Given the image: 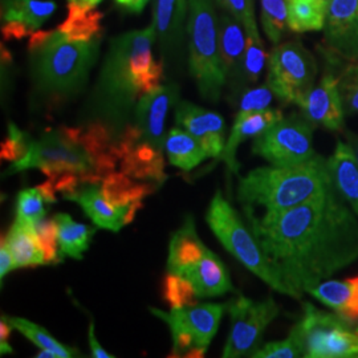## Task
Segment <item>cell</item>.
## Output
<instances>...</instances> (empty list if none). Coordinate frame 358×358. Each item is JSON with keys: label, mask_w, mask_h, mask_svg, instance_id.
I'll list each match as a JSON object with an SVG mask.
<instances>
[{"label": "cell", "mask_w": 358, "mask_h": 358, "mask_svg": "<svg viewBox=\"0 0 358 358\" xmlns=\"http://www.w3.org/2000/svg\"><path fill=\"white\" fill-rule=\"evenodd\" d=\"M13 325L7 321L6 316H1V321H0V352L1 355H8V353H13V349L10 346V334L13 331Z\"/></svg>", "instance_id": "obj_45"}, {"label": "cell", "mask_w": 358, "mask_h": 358, "mask_svg": "<svg viewBox=\"0 0 358 358\" xmlns=\"http://www.w3.org/2000/svg\"><path fill=\"white\" fill-rule=\"evenodd\" d=\"M38 189L41 192V195L44 196L47 203H55L57 201V198H56V192H57L55 190V186H53L51 179H48L43 185L38 186Z\"/></svg>", "instance_id": "obj_48"}, {"label": "cell", "mask_w": 358, "mask_h": 358, "mask_svg": "<svg viewBox=\"0 0 358 358\" xmlns=\"http://www.w3.org/2000/svg\"><path fill=\"white\" fill-rule=\"evenodd\" d=\"M88 338H90V352L92 356L94 358H113L115 356L108 353L103 346L99 344L96 334H94V322L92 321L90 324V332H88Z\"/></svg>", "instance_id": "obj_46"}, {"label": "cell", "mask_w": 358, "mask_h": 358, "mask_svg": "<svg viewBox=\"0 0 358 358\" xmlns=\"http://www.w3.org/2000/svg\"><path fill=\"white\" fill-rule=\"evenodd\" d=\"M214 0H189L186 38L189 71L199 94L217 103L227 77L219 50L217 15Z\"/></svg>", "instance_id": "obj_5"}, {"label": "cell", "mask_w": 358, "mask_h": 358, "mask_svg": "<svg viewBox=\"0 0 358 358\" xmlns=\"http://www.w3.org/2000/svg\"><path fill=\"white\" fill-rule=\"evenodd\" d=\"M247 45L244 51L243 60L235 78L231 81L234 90H242L247 85H252L259 80L264 66L268 63V56L264 44L259 35L257 26L245 29Z\"/></svg>", "instance_id": "obj_31"}, {"label": "cell", "mask_w": 358, "mask_h": 358, "mask_svg": "<svg viewBox=\"0 0 358 358\" xmlns=\"http://www.w3.org/2000/svg\"><path fill=\"white\" fill-rule=\"evenodd\" d=\"M182 276L192 282L199 299H210L235 292L224 263L210 250L196 264L186 269Z\"/></svg>", "instance_id": "obj_20"}, {"label": "cell", "mask_w": 358, "mask_h": 358, "mask_svg": "<svg viewBox=\"0 0 358 358\" xmlns=\"http://www.w3.org/2000/svg\"><path fill=\"white\" fill-rule=\"evenodd\" d=\"M176 120L202 143L208 158H220L226 148V121L219 113L189 101L178 103Z\"/></svg>", "instance_id": "obj_16"}, {"label": "cell", "mask_w": 358, "mask_h": 358, "mask_svg": "<svg viewBox=\"0 0 358 358\" xmlns=\"http://www.w3.org/2000/svg\"><path fill=\"white\" fill-rule=\"evenodd\" d=\"M304 357L303 346L296 336V333L291 329L289 334L279 341H272L266 345L259 348L252 358H297Z\"/></svg>", "instance_id": "obj_40"}, {"label": "cell", "mask_w": 358, "mask_h": 358, "mask_svg": "<svg viewBox=\"0 0 358 358\" xmlns=\"http://www.w3.org/2000/svg\"><path fill=\"white\" fill-rule=\"evenodd\" d=\"M57 8L52 0H1V23H16L34 34Z\"/></svg>", "instance_id": "obj_27"}, {"label": "cell", "mask_w": 358, "mask_h": 358, "mask_svg": "<svg viewBox=\"0 0 358 358\" xmlns=\"http://www.w3.org/2000/svg\"><path fill=\"white\" fill-rule=\"evenodd\" d=\"M324 29L332 57L358 62V0H329Z\"/></svg>", "instance_id": "obj_13"}, {"label": "cell", "mask_w": 358, "mask_h": 358, "mask_svg": "<svg viewBox=\"0 0 358 358\" xmlns=\"http://www.w3.org/2000/svg\"><path fill=\"white\" fill-rule=\"evenodd\" d=\"M317 64L299 41L278 44L268 55L267 85L282 103H299L315 87Z\"/></svg>", "instance_id": "obj_10"}, {"label": "cell", "mask_w": 358, "mask_h": 358, "mask_svg": "<svg viewBox=\"0 0 358 358\" xmlns=\"http://www.w3.org/2000/svg\"><path fill=\"white\" fill-rule=\"evenodd\" d=\"M308 294L346 320H358V275L344 280H324L310 288Z\"/></svg>", "instance_id": "obj_22"}, {"label": "cell", "mask_w": 358, "mask_h": 358, "mask_svg": "<svg viewBox=\"0 0 358 358\" xmlns=\"http://www.w3.org/2000/svg\"><path fill=\"white\" fill-rule=\"evenodd\" d=\"M4 239L13 252L16 268L47 264L44 251L38 242L35 224L16 217Z\"/></svg>", "instance_id": "obj_26"}, {"label": "cell", "mask_w": 358, "mask_h": 358, "mask_svg": "<svg viewBox=\"0 0 358 358\" xmlns=\"http://www.w3.org/2000/svg\"><path fill=\"white\" fill-rule=\"evenodd\" d=\"M53 219L59 231L60 251L64 255L81 260L83 254L90 250L96 229H90L87 224L77 223L71 215L63 213L56 214Z\"/></svg>", "instance_id": "obj_33"}, {"label": "cell", "mask_w": 358, "mask_h": 358, "mask_svg": "<svg viewBox=\"0 0 358 358\" xmlns=\"http://www.w3.org/2000/svg\"><path fill=\"white\" fill-rule=\"evenodd\" d=\"M153 24L129 31L109 43L88 109L115 134V142L128 127L131 109L143 94L152 92L164 77V62H155Z\"/></svg>", "instance_id": "obj_2"}, {"label": "cell", "mask_w": 358, "mask_h": 358, "mask_svg": "<svg viewBox=\"0 0 358 358\" xmlns=\"http://www.w3.org/2000/svg\"><path fill=\"white\" fill-rule=\"evenodd\" d=\"M189 0H155L153 24L155 36L161 45L162 55L177 53L186 31V16Z\"/></svg>", "instance_id": "obj_19"}, {"label": "cell", "mask_w": 358, "mask_h": 358, "mask_svg": "<svg viewBox=\"0 0 358 358\" xmlns=\"http://www.w3.org/2000/svg\"><path fill=\"white\" fill-rule=\"evenodd\" d=\"M68 1H75V3H81V4H88L96 7L97 4H100L103 0H68Z\"/></svg>", "instance_id": "obj_51"}, {"label": "cell", "mask_w": 358, "mask_h": 358, "mask_svg": "<svg viewBox=\"0 0 358 358\" xmlns=\"http://www.w3.org/2000/svg\"><path fill=\"white\" fill-rule=\"evenodd\" d=\"M224 310H227V304L217 303L171 308L169 313L150 308L154 316L165 321L171 331L173 356L189 358L205 357Z\"/></svg>", "instance_id": "obj_8"}, {"label": "cell", "mask_w": 358, "mask_h": 358, "mask_svg": "<svg viewBox=\"0 0 358 358\" xmlns=\"http://www.w3.org/2000/svg\"><path fill=\"white\" fill-rule=\"evenodd\" d=\"M206 247L195 230L192 215L185 219L183 226L176 231L169 243L166 268L169 273L183 275L207 254Z\"/></svg>", "instance_id": "obj_21"}, {"label": "cell", "mask_w": 358, "mask_h": 358, "mask_svg": "<svg viewBox=\"0 0 358 358\" xmlns=\"http://www.w3.org/2000/svg\"><path fill=\"white\" fill-rule=\"evenodd\" d=\"M220 10L236 17L244 28L256 26L255 3L254 0H214Z\"/></svg>", "instance_id": "obj_42"}, {"label": "cell", "mask_w": 358, "mask_h": 358, "mask_svg": "<svg viewBox=\"0 0 358 358\" xmlns=\"http://www.w3.org/2000/svg\"><path fill=\"white\" fill-rule=\"evenodd\" d=\"M150 0H115L117 6L127 13H141Z\"/></svg>", "instance_id": "obj_47"}, {"label": "cell", "mask_w": 358, "mask_h": 358, "mask_svg": "<svg viewBox=\"0 0 358 358\" xmlns=\"http://www.w3.org/2000/svg\"><path fill=\"white\" fill-rule=\"evenodd\" d=\"M282 118V110L266 109L254 113H236L224 152L219 159H223L230 174H239L236 152L241 143L248 138H255Z\"/></svg>", "instance_id": "obj_18"}, {"label": "cell", "mask_w": 358, "mask_h": 358, "mask_svg": "<svg viewBox=\"0 0 358 358\" xmlns=\"http://www.w3.org/2000/svg\"><path fill=\"white\" fill-rule=\"evenodd\" d=\"M165 150L170 164L185 171H190L208 158L202 143L185 129L173 128L169 131Z\"/></svg>", "instance_id": "obj_29"}, {"label": "cell", "mask_w": 358, "mask_h": 358, "mask_svg": "<svg viewBox=\"0 0 358 358\" xmlns=\"http://www.w3.org/2000/svg\"><path fill=\"white\" fill-rule=\"evenodd\" d=\"M352 322H353V324H356L358 327V320L352 321Z\"/></svg>", "instance_id": "obj_52"}, {"label": "cell", "mask_w": 358, "mask_h": 358, "mask_svg": "<svg viewBox=\"0 0 358 358\" xmlns=\"http://www.w3.org/2000/svg\"><path fill=\"white\" fill-rule=\"evenodd\" d=\"M217 29L219 50L229 84L235 78L242 64L247 45V32L236 17L223 10L219 13Z\"/></svg>", "instance_id": "obj_23"}, {"label": "cell", "mask_w": 358, "mask_h": 358, "mask_svg": "<svg viewBox=\"0 0 358 358\" xmlns=\"http://www.w3.org/2000/svg\"><path fill=\"white\" fill-rule=\"evenodd\" d=\"M44 196L38 187L24 189L17 194L16 201V217L36 224L38 220L44 219L47 210L44 207Z\"/></svg>", "instance_id": "obj_38"}, {"label": "cell", "mask_w": 358, "mask_h": 358, "mask_svg": "<svg viewBox=\"0 0 358 358\" xmlns=\"http://www.w3.org/2000/svg\"><path fill=\"white\" fill-rule=\"evenodd\" d=\"M38 358H59L56 353H53L51 350H41L38 355H36Z\"/></svg>", "instance_id": "obj_50"}, {"label": "cell", "mask_w": 358, "mask_h": 358, "mask_svg": "<svg viewBox=\"0 0 358 358\" xmlns=\"http://www.w3.org/2000/svg\"><path fill=\"white\" fill-rule=\"evenodd\" d=\"M262 27L269 41L278 45L288 27V10L285 0H260Z\"/></svg>", "instance_id": "obj_35"}, {"label": "cell", "mask_w": 358, "mask_h": 358, "mask_svg": "<svg viewBox=\"0 0 358 358\" xmlns=\"http://www.w3.org/2000/svg\"><path fill=\"white\" fill-rule=\"evenodd\" d=\"M38 242L45 255L47 264H57L63 262L64 254L59 251V231L55 219H41L35 224Z\"/></svg>", "instance_id": "obj_39"}, {"label": "cell", "mask_w": 358, "mask_h": 358, "mask_svg": "<svg viewBox=\"0 0 358 358\" xmlns=\"http://www.w3.org/2000/svg\"><path fill=\"white\" fill-rule=\"evenodd\" d=\"M206 222L220 244L245 268L251 271L273 291L288 296L285 287L271 268L251 227L248 229L244 224L239 213L223 196L220 190H217L210 202L206 213Z\"/></svg>", "instance_id": "obj_6"}, {"label": "cell", "mask_w": 358, "mask_h": 358, "mask_svg": "<svg viewBox=\"0 0 358 358\" xmlns=\"http://www.w3.org/2000/svg\"><path fill=\"white\" fill-rule=\"evenodd\" d=\"M227 310L230 313V334L222 357H252L260 348L267 328L278 319L280 307L272 296L254 300L239 294L227 303Z\"/></svg>", "instance_id": "obj_12"}, {"label": "cell", "mask_w": 358, "mask_h": 358, "mask_svg": "<svg viewBox=\"0 0 358 358\" xmlns=\"http://www.w3.org/2000/svg\"><path fill=\"white\" fill-rule=\"evenodd\" d=\"M13 269H16L15 259H13V252H11L8 244L6 243V239L3 236L1 238V244H0V280L3 282V279Z\"/></svg>", "instance_id": "obj_44"}, {"label": "cell", "mask_w": 358, "mask_h": 358, "mask_svg": "<svg viewBox=\"0 0 358 358\" xmlns=\"http://www.w3.org/2000/svg\"><path fill=\"white\" fill-rule=\"evenodd\" d=\"M121 171L137 180L154 182L161 186L166 180L162 150L149 142L137 143L121 159Z\"/></svg>", "instance_id": "obj_25"}, {"label": "cell", "mask_w": 358, "mask_h": 358, "mask_svg": "<svg viewBox=\"0 0 358 358\" xmlns=\"http://www.w3.org/2000/svg\"><path fill=\"white\" fill-rule=\"evenodd\" d=\"M31 142L32 140L29 138L28 134L23 133L13 122H10L8 124V136L4 141L1 142V150H0L1 159L8 161L11 164L19 162L28 153Z\"/></svg>", "instance_id": "obj_41"}, {"label": "cell", "mask_w": 358, "mask_h": 358, "mask_svg": "<svg viewBox=\"0 0 358 358\" xmlns=\"http://www.w3.org/2000/svg\"><path fill=\"white\" fill-rule=\"evenodd\" d=\"M288 27L294 32L320 31L325 26L329 0H285Z\"/></svg>", "instance_id": "obj_32"}, {"label": "cell", "mask_w": 358, "mask_h": 358, "mask_svg": "<svg viewBox=\"0 0 358 358\" xmlns=\"http://www.w3.org/2000/svg\"><path fill=\"white\" fill-rule=\"evenodd\" d=\"M40 169L48 178L62 173H78L85 185H99L93 162L87 150L77 142L71 141L60 129L44 134L38 141H32L23 159L11 164L7 174L20 173L28 169Z\"/></svg>", "instance_id": "obj_9"}, {"label": "cell", "mask_w": 358, "mask_h": 358, "mask_svg": "<svg viewBox=\"0 0 358 358\" xmlns=\"http://www.w3.org/2000/svg\"><path fill=\"white\" fill-rule=\"evenodd\" d=\"M304 115L282 117L275 125L257 136L252 154L272 166H297L307 164L317 154L313 148V129Z\"/></svg>", "instance_id": "obj_11"}, {"label": "cell", "mask_w": 358, "mask_h": 358, "mask_svg": "<svg viewBox=\"0 0 358 358\" xmlns=\"http://www.w3.org/2000/svg\"><path fill=\"white\" fill-rule=\"evenodd\" d=\"M179 99L177 84L159 85L143 94L134 109L136 125L142 133V141L149 142L157 149H165V124L169 110Z\"/></svg>", "instance_id": "obj_15"}, {"label": "cell", "mask_w": 358, "mask_h": 358, "mask_svg": "<svg viewBox=\"0 0 358 358\" xmlns=\"http://www.w3.org/2000/svg\"><path fill=\"white\" fill-rule=\"evenodd\" d=\"M304 358H358V327L336 312L303 303V316L292 328Z\"/></svg>", "instance_id": "obj_7"}, {"label": "cell", "mask_w": 358, "mask_h": 358, "mask_svg": "<svg viewBox=\"0 0 358 358\" xmlns=\"http://www.w3.org/2000/svg\"><path fill=\"white\" fill-rule=\"evenodd\" d=\"M273 93L269 90L268 85H262L254 90L244 92L241 103H239V113H254L268 109L269 103H272Z\"/></svg>", "instance_id": "obj_43"}, {"label": "cell", "mask_w": 358, "mask_h": 358, "mask_svg": "<svg viewBox=\"0 0 358 358\" xmlns=\"http://www.w3.org/2000/svg\"><path fill=\"white\" fill-rule=\"evenodd\" d=\"M333 183L328 158L316 155L297 166H260L239 177L236 199L243 210L273 215L306 203ZM256 214V213H255Z\"/></svg>", "instance_id": "obj_3"}, {"label": "cell", "mask_w": 358, "mask_h": 358, "mask_svg": "<svg viewBox=\"0 0 358 358\" xmlns=\"http://www.w3.org/2000/svg\"><path fill=\"white\" fill-rule=\"evenodd\" d=\"M338 90L343 100L345 115L358 113V62H348V64L337 75Z\"/></svg>", "instance_id": "obj_37"}, {"label": "cell", "mask_w": 358, "mask_h": 358, "mask_svg": "<svg viewBox=\"0 0 358 358\" xmlns=\"http://www.w3.org/2000/svg\"><path fill=\"white\" fill-rule=\"evenodd\" d=\"M66 199L78 203L99 229L113 232H118L124 226L131 223L137 211L143 206L142 201L128 206L112 205L103 198L101 189H99L97 185H87Z\"/></svg>", "instance_id": "obj_17"}, {"label": "cell", "mask_w": 358, "mask_h": 358, "mask_svg": "<svg viewBox=\"0 0 358 358\" xmlns=\"http://www.w3.org/2000/svg\"><path fill=\"white\" fill-rule=\"evenodd\" d=\"M6 319L13 325V329L19 331L41 350H51L53 353H56L59 358L80 356L78 350L73 348H69V346L63 345L47 329L34 324L32 321L22 319V317H15V316H6Z\"/></svg>", "instance_id": "obj_34"}, {"label": "cell", "mask_w": 358, "mask_h": 358, "mask_svg": "<svg viewBox=\"0 0 358 358\" xmlns=\"http://www.w3.org/2000/svg\"><path fill=\"white\" fill-rule=\"evenodd\" d=\"M244 214L271 268L294 299L358 262V217L334 182L282 213Z\"/></svg>", "instance_id": "obj_1"}, {"label": "cell", "mask_w": 358, "mask_h": 358, "mask_svg": "<svg viewBox=\"0 0 358 358\" xmlns=\"http://www.w3.org/2000/svg\"><path fill=\"white\" fill-rule=\"evenodd\" d=\"M164 299L171 308L192 307L198 304V294L192 282L182 275L169 272L164 282Z\"/></svg>", "instance_id": "obj_36"}, {"label": "cell", "mask_w": 358, "mask_h": 358, "mask_svg": "<svg viewBox=\"0 0 358 358\" xmlns=\"http://www.w3.org/2000/svg\"><path fill=\"white\" fill-rule=\"evenodd\" d=\"M101 183L103 198L115 206H128L133 202H140L159 187L154 182H136L124 171L109 174Z\"/></svg>", "instance_id": "obj_30"}, {"label": "cell", "mask_w": 358, "mask_h": 358, "mask_svg": "<svg viewBox=\"0 0 358 358\" xmlns=\"http://www.w3.org/2000/svg\"><path fill=\"white\" fill-rule=\"evenodd\" d=\"M103 17L93 6L68 1V16L57 29L69 40L92 41L103 36Z\"/></svg>", "instance_id": "obj_28"}, {"label": "cell", "mask_w": 358, "mask_h": 358, "mask_svg": "<svg viewBox=\"0 0 358 358\" xmlns=\"http://www.w3.org/2000/svg\"><path fill=\"white\" fill-rule=\"evenodd\" d=\"M101 38L73 41L59 29L35 31L28 52L31 77L38 93L66 99L83 90L99 59Z\"/></svg>", "instance_id": "obj_4"}, {"label": "cell", "mask_w": 358, "mask_h": 358, "mask_svg": "<svg viewBox=\"0 0 358 358\" xmlns=\"http://www.w3.org/2000/svg\"><path fill=\"white\" fill-rule=\"evenodd\" d=\"M308 121L329 131L344 129L345 110L338 90V77L332 71L324 72L317 85L308 92L297 105Z\"/></svg>", "instance_id": "obj_14"}, {"label": "cell", "mask_w": 358, "mask_h": 358, "mask_svg": "<svg viewBox=\"0 0 358 358\" xmlns=\"http://www.w3.org/2000/svg\"><path fill=\"white\" fill-rule=\"evenodd\" d=\"M328 166L334 186L358 217V164L348 142H337L328 158Z\"/></svg>", "instance_id": "obj_24"}, {"label": "cell", "mask_w": 358, "mask_h": 358, "mask_svg": "<svg viewBox=\"0 0 358 358\" xmlns=\"http://www.w3.org/2000/svg\"><path fill=\"white\" fill-rule=\"evenodd\" d=\"M346 142L349 143L352 152L355 154V158L358 164V134L357 133H352V131H346Z\"/></svg>", "instance_id": "obj_49"}]
</instances>
